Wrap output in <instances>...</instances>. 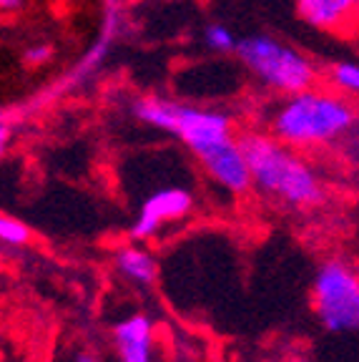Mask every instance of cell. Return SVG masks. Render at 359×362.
Here are the masks:
<instances>
[{"instance_id": "3", "label": "cell", "mask_w": 359, "mask_h": 362, "mask_svg": "<svg viewBox=\"0 0 359 362\" xmlns=\"http://www.w3.org/2000/svg\"><path fill=\"white\" fill-rule=\"evenodd\" d=\"M236 56L257 76L266 88L276 93H302L309 90L317 78V71L304 53L294 51L271 35H247L236 45Z\"/></svg>"}, {"instance_id": "2", "label": "cell", "mask_w": 359, "mask_h": 362, "mask_svg": "<svg viewBox=\"0 0 359 362\" xmlns=\"http://www.w3.org/2000/svg\"><path fill=\"white\" fill-rule=\"evenodd\" d=\"M357 121L342 96L326 90H302L289 96L271 116V136L292 148H314L344 136Z\"/></svg>"}, {"instance_id": "15", "label": "cell", "mask_w": 359, "mask_h": 362, "mask_svg": "<svg viewBox=\"0 0 359 362\" xmlns=\"http://www.w3.org/2000/svg\"><path fill=\"white\" fill-rule=\"evenodd\" d=\"M51 56H53V48L51 45H45V43L30 45L28 51H25V61H28L30 66H43V63L51 61Z\"/></svg>"}, {"instance_id": "9", "label": "cell", "mask_w": 359, "mask_h": 362, "mask_svg": "<svg viewBox=\"0 0 359 362\" xmlns=\"http://www.w3.org/2000/svg\"><path fill=\"white\" fill-rule=\"evenodd\" d=\"M121 362H153V325L146 315H129L113 327Z\"/></svg>"}, {"instance_id": "13", "label": "cell", "mask_w": 359, "mask_h": 362, "mask_svg": "<svg viewBox=\"0 0 359 362\" xmlns=\"http://www.w3.org/2000/svg\"><path fill=\"white\" fill-rule=\"evenodd\" d=\"M204 40H206L208 48L216 51V53L236 51V45H239V40L234 38V33H231L226 25H221V23H211V25H206V30H204Z\"/></svg>"}, {"instance_id": "6", "label": "cell", "mask_w": 359, "mask_h": 362, "mask_svg": "<svg viewBox=\"0 0 359 362\" xmlns=\"http://www.w3.org/2000/svg\"><path fill=\"white\" fill-rule=\"evenodd\" d=\"M191 206H194V197L181 187H166L148 194L146 202L141 204L134 224H131V237L139 239V242L156 237L161 232V226L186 216Z\"/></svg>"}, {"instance_id": "7", "label": "cell", "mask_w": 359, "mask_h": 362, "mask_svg": "<svg viewBox=\"0 0 359 362\" xmlns=\"http://www.w3.org/2000/svg\"><path fill=\"white\" fill-rule=\"evenodd\" d=\"M201 158V166L221 189L231 194H244L254 184L252 169H249L247 153L242 148V141L226 139V141L213 144L196 153Z\"/></svg>"}, {"instance_id": "16", "label": "cell", "mask_w": 359, "mask_h": 362, "mask_svg": "<svg viewBox=\"0 0 359 362\" xmlns=\"http://www.w3.org/2000/svg\"><path fill=\"white\" fill-rule=\"evenodd\" d=\"M23 0H0V8L3 11H16V8H20Z\"/></svg>"}, {"instance_id": "8", "label": "cell", "mask_w": 359, "mask_h": 362, "mask_svg": "<svg viewBox=\"0 0 359 362\" xmlns=\"http://www.w3.org/2000/svg\"><path fill=\"white\" fill-rule=\"evenodd\" d=\"M121 23H124V16H121V8H106V18H103L101 23V33H98V40H95L93 45H90L88 51L83 53V58H81L78 63H76L71 71H68L66 76H63L61 81H58L53 88L43 90L38 96V101H53L56 96H61L63 90H71L76 88V86H81L83 81H88L90 76L95 74V68L101 66L103 61H106L108 51H111L113 40L118 38V33H121Z\"/></svg>"}, {"instance_id": "4", "label": "cell", "mask_w": 359, "mask_h": 362, "mask_svg": "<svg viewBox=\"0 0 359 362\" xmlns=\"http://www.w3.org/2000/svg\"><path fill=\"white\" fill-rule=\"evenodd\" d=\"M134 113L146 126L176 136L194 153L231 139V121L221 111L184 106L166 98H141L134 106Z\"/></svg>"}, {"instance_id": "12", "label": "cell", "mask_w": 359, "mask_h": 362, "mask_svg": "<svg viewBox=\"0 0 359 362\" xmlns=\"http://www.w3.org/2000/svg\"><path fill=\"white\" fill-rule=\"evenodd\" d=\"M0 239L6 247H23L30 242V229L11 214L0 216Z\"/></svg>"}, {"instance_id": "11", "label": "cell", "mask_w": 359, "mask_h": 362, "mask_svg": "<svg viewBox=\"0 0 359 362\" xmlns=\"http://www.w3.org/2000/svg\"><path fill=\"white\" fill-rule=\"evenodd\" d=\"M116 267L126 279H131L134 284H141V287H148V284H153L158 277L156 259L148 255L146 249H141V247L118 249Z\"/></svg>"}, {"instance_id": "19", "label": "cell", "mask_w": 359, "mask_h": 362, "mask_svg": "<svg viewBox=\"0 0 359 362\" xmlns=\"http://www.w3.org/2000/svg\"><path fill=\"white\" fill-rule=\"evenodd\" d=\"M292 362H312V360H309V357H294Z\"/></svg>"}, {"instance_id": "18", "label": "cell", "mask_w": 359, "mask_h": 362, "mask_svg": "<svg viewBox=\"0 0 359 362\" xmlns=\"http://www.w3.org/2000/svg\"><path fill=\"white\" fill-rule=\"evenodd\" d=\"M106 8H121V0H106Z\"/></svg>"}, {"instance_id": "1", "label": "cell", "mask_w": 359, "mask_h": 362, "mask_svg": "<svg viewBox=\"0 0 359 362\" xmlns=\"http://www.w3.org/2000/svg\"><path fill=\"white\" fill-rule=\"evenodd\" d=\"M239 141L247 153L254 184L264 194L292 206H314L322 202L319 176L299 153L292 151V146L261 131H249Z\"/></svg>"}, {"instance_id": "17", "label": "cell", "mask_w": 359, "mask_h": 362, "mask_svg": "<svg viewBox=\"0 0 359 362\" xmlns=\"http://www.w3.org/2000/svg\"><path fill=\"white\" fill-rule=\"evenodd\" d=\"M76 362H98V360H95L93 355H88V352H83V355L76 357Z\"/></svg>"}, {"instance_id": "10", "label": "cell", "mask_w": 359, "mask_h": 362, "mask_svg": "<svg viewBox=\"0 0 359 362\" xmlns=\"http://www.w3.org/2000/svg\"><path fill=\"white\" fill-rule=\"evenodd\" d=\"M304 23L319 30H344L359 23V0H297Z\"/></svg>"}, {"instance_id": "14", "label": "cell", "mask_w": 359, "mask_h": 362, "mask_svg": "<svg viewBox=\"0 0 359 362\" xmlns=\"http://www.w3.org/2000/svg\"><path fill=\"white\" fill-rule=\"evenodd\" d=\"M331 83L347 93L359 96V66L357 63H337L331 68Z\"/></svg>"}, {"instance_id": "5", "label": "cell", "mask_w": 359, "mask_h": 362, "mask_svg": "<svg viewBox=\"0 0 359 362\" xmlns=\"http://www.w3.org/2000/svg\"><path fill=\"white\" fill-rule=\"evenodd\" d=\"M314 312L329 332L359 329V274L342 259H329L317 269Z\"/></svg>"}]
</instances>
